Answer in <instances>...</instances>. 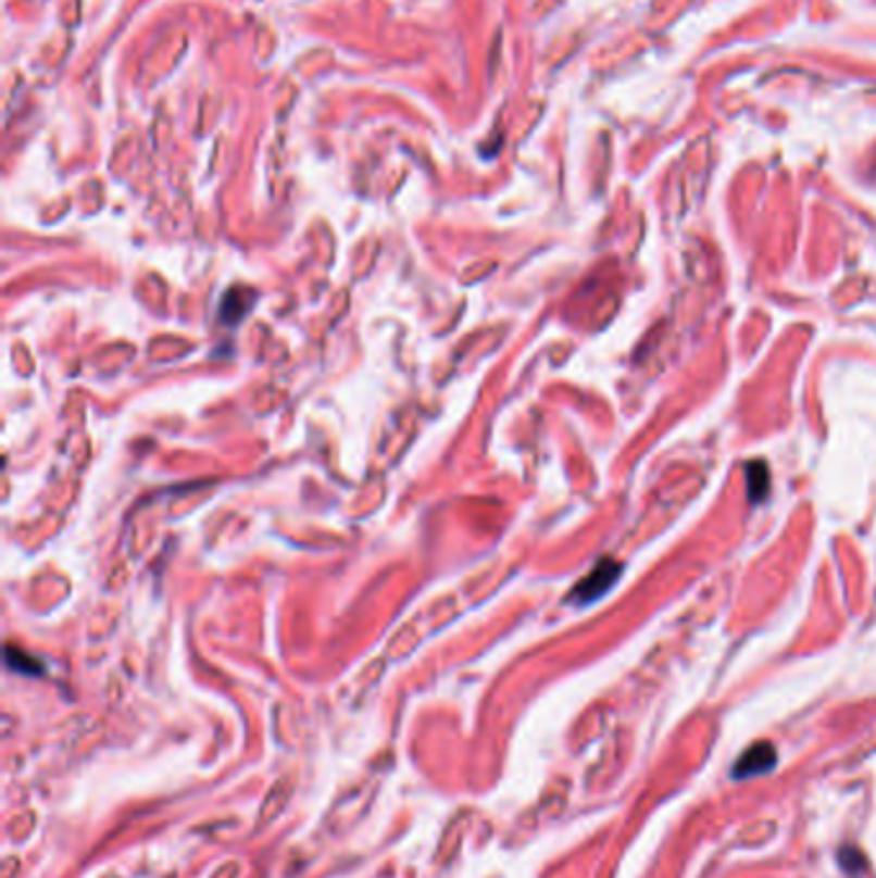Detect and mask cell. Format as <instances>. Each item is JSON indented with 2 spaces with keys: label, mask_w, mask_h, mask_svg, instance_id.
I'll return each mask as SVG.
<instances>
[{
  "label": "cell",
  "mask_w": 876,
  "mask_h": 878,
  "mask_svg": "<svg viewBox=\"0 0 876 878\" xmlns=\"http://www.w3.org/2000/svg\"><path fill=\"white\" fill-rule=\"evenodd\" d=\"M620 573L622 565H617L614 561H599L597 568H593L589 576L576 586L574 593H571V601H576V604H591V601L604 597V593L612 589L614 580L620 578Z\"/></svg>",
  "instance_id": "6da1fadb"
},
{
  "label": "cell",
  "mask_w": 876,
  "mask_h": 878,
  "mask_svg": "<svg viewBox=\"0 0 876 878\" xmlns=\"http://www.w3.org/2000/svg\"><path fill=\"white\" fill-rule=\"evenodd\" d=\"M776 766V748L772 742H755L738 757L733 768V778L743 781V778H755L761 774H768Z\"/></svg>",
  "instance_id": "7a4b0ae2"
},
{
  "label": "cell",
  "mask_w": 876,
  "mask_h": 878,
  "mask_svg": "<svg viewBox=\"0 0 876 878\" xmlns=\"http://www.w3.org/2000/svg\"><path fill=\"white\" fill-rule=\"evenodd\" d=\"M768 493V467L766 463H751L748 465V499L753 504H761Z\"/></svg>",
  "instance_id": "3957f363"
},
{
  "label": "cell",
  "mask_w": 876,
  "mask_h": 878,
  "mask_svg": "<svg viewBox=\"0 0 876 878\" xmlns=\"http://www.w3.org/2000/svg\"><path fill=\"white\" fill-rule=\"evenodd\" d=\"M838 861H840V868H843L846 874H851V876H859L861 870L866 868L864 853H861L859 848H853V845L840 848V851H838Z\"/></svg>",
  "instance_id": "277c9868"
},
{
  "label": "cell",
  "mask_w": 876,
  "mask_h": 878,
  "mask_svg": "<svg viewBox=\"0 0 876 878\" xmlns=\"http://www.w3.org/2000/svg\"><path fill=\"white\" fill-rule=\"evenodd\" d=\"M5 661H9V668L26 673V676H37V673H41V663L28 657L26 653H18L16 648L5 650Z\"/></svg>",
  "instance_id": "5b68a950"
}]
</instances>
